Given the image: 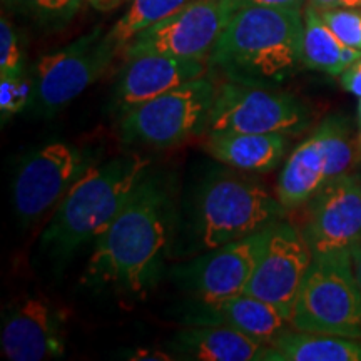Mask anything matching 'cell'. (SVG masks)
Wrapping results in <instances>:
<instances>
[{"mask_svg": "<svg viewBox=\"0 0 361 361\" xmlns=\"http://www.w3.org/2000/svg\"><path fill=\"white\" fill-rule=\"evenodd\" d=\"M301 8H239L219 35L209 66L226 80L276 87L303 64Z\"/></svg>", "mask_w": 361, "mask_h": 361, "instance_id": "obj_2", "label": "cell"}, {"mask_svg": "<svg viewBox=\"0 0 361 361\" xmlns=\"http://www.w3.org/2000/svg\"><path fill=\"white\" fill-rule=\"evenodd\" d=\"M169 346L178 360L252 361L263 360L266 345L228 326L189 324L171 338Z\"/></svg>", "mask_w": 361, "mask_h": 361, "instance_id": "obj_19", "label": "cell"}, {"mask_svg": "<svg viewBox=\"0 0 361 361\" xmlns=\"http://www.w3.org/2000/svg\"><path fill=\"white\" fill-rule=\"evenodd\" d=\"M67 345L64 311L42 296H24L2 314L0 346L12 361L61 358Z\"/></svg>", "mask_w": 361, "mask_h": 361, "instance_id": "obj_15", "label": "cell"}, {"mask_svg": "<svg viewBox=\"0 0 361 361\" xmlns=\"http://www.w3.org/2000/svg\"><path fill=\"white\" fill-rule=\"evenodd\" d=\"M311 121L310 107L290 92L226 80L218 85L206 134L251 133L291 137L305 133Z\"/></svg>", "mask_w": 361, "mask_h": 361, "instance_id": "obj_9", "label": "cell"}, {"mask_svg": "<svg viewBox=\"0 0 361 361\" xmlns=\"http://www.w3.org/2000/svg\"><path fill=\"white\" fill-rule=\"evenodd\" d=\"M306 6L316 11H331V8H356L361 7V0H308Z\"/></svg>", "mask_w": 361, "mask_h": 361, "instance_id": "obj_30", "label": "cell"}, {"mask_svg": "<svg viewBox=\"0 0 361 361\" xmlns=\"http://www.w3.org/2000/svg\"><path fill=\"white\" fill-rule=\"evenodd\" d=\"M32 96V80L29 75L0 79V114L2 123L8 117L27 109Z\"/></svg>", "mask_w": 361, "mask_h": 361, "instance_id": "obj_26", "label": "cell"}, {"mask_svg": "<svg viewBox=\"0 0 361 361\" xmlns=\"http://www.w3.org/2000/svg\"><path fill=\"white\" fill-rule=\"evenodd\" d=\"M128 360H134V361H171V360H178L176 356H173L171 351H161L156 348H137L134 351H129L126 355Z\"/></svg>", "mask_w": 361, "mask_h": 361, "instance_id": "obj_29", "label": "cell"}, {"mask_svg": "<svg viewBox=\"0 0 361 361\" xmlns=\"http://www.w3.org/2000/svg\"><path fill=\"white\" fill-rule=\"evenodd\" d=\"M311 252L350 250L361 241V178L348 173L329 180L305 204L300 228Z\"/></svg>", "mask_w": 361, "mask_h": 361, "instance_id": "obj_14", "label": "cell"}, {"mask_svg": "<svg viewBox=\"0 0 361 361\" xmlns=\"http://www.w3.org/2000/svg\"><path fill=\"white\" fill-rule=\"evenodd\" d=\"M85 2H87L90 7L96 8V11L107 12V11H112V8H116L117 6H121L124 0H85Z\"/></svg>", "mask_w": 361, "mask_h": 361, "instance_id": "obj_32", "label": "cell"}, {"mask_svg": "<svg viewBox=\"0 0 361 361\" xmlns=\"http://www.w3.org/2000/svg\"><path fill=\"white\" fill-rule=\"evenodd\" d=\"M189 2L191 0H130L128 11L109 30V37L121 54L135 35L173 16Z\"/></svg>", "mask_w": 361, "mask_h": 361, "instance_id": "obj_22", "label": "cell"}, {"mask_svg": "<svg viewBox=\"0 0 361 361\" xmlns=\"http://www.w3.org/2000/svg\"><path fill=\"white\" fill-rule=\"evenodd\" d=\"M341 85L346 92L353 94L355 97H361V57L355 61L348 69L340 75Z\"/></svg>", "mask_w": 361, "mask_h": 361, "instance_id": "obj_28", "label": "cell"}, {"mask_svg": "<svg viewBox=\"0 0 361 361\" xmlns=\"http://www.w3.org/2000/svg\"><path fill=\"white\" fill-rule=\"evenodd\" d=\"M218 85L202 75L139 104L121 116L119 134L124 144L166 149L207 133Z\"/></svg>", "mask_w": 361, "mask_h": 361, "instance_id": "obj_6", "label": "cell"}, {"mask_svg": "<svg viewBox=\"0 0 361 361\" xmlns=\"http://www.w3.org/2000/svg\"><path fill=\"white\" fill-rule=\"evenodd\" d=\"M350 256H351V264H353V273H355L356 283H358V286L361 290V241L355 243V245L350 247Z\"/></svg>", "mask_w": 361, "mask_h": 361, "instance_id": "obj_31", "label": "cell"}, {"mask_svg": "<svg viewBox=\"0 0 361 361\" xmlns=\"http://www.w3.org/2000/svg\"><path fill=\"white\" fill-rule=\"evenodd\" d=\"M311 261L313 252L300 228L286 219L278 221L269 228L266 245L245 293L276 306L290 318Z\"/></svg>", "mask_w": 361, "mask_h": 361, "instance_id": "obj_13", "label": "cell"}, {"mask_svg": "<svg viewBox=\"0 0 361 361\" xmlns=\"http://www.w3.org/2000/svg\"><path fill=\"white\" fill-rule=\"evenodd\" d=\"M290 326L361 340V290L350 250L313 256L293 305Z\"/></svg>", "mask_w": 361, "mask_h": 361, "instance_id": "obj_5", "label": "cell"}, {"mask_svg": "<svg viewBox=\"0 0 361 361\" xmlns=\"http://www.w3.org/2000/svg\"><path fill=\"white\" fill-rule=\"evenodd\" d=\"M356 162L358 147L350 119L328 116L284 162L278 200L286 211L301 209L329 180L353 173Z\"/></svg>", "mask_w": 361, "mask_h": 361, "instance_id": "obj_7", "label": "cell"}, {"mask_svg": "<svg viewBox=\"0 0 361 361\" xmlns=\"http://www.w3.org/2000/svg\"><path fill=\"white\" fill-rule=\"evenodd\" d=\"M356 147H358V161L361 162V97L356 109Z\"/></svg>", "mask_w": 361, "mask_h": 361, "instance_id": "obj_33", "label": "cell"}, {"mask_svg": "<svg viewBox=\"0 0 361 361\" xmlns=\"http://www.w3.org/2000/svg\"><path fill=\"white\" fill-rule=\"evenodd\" d=\"M358 174H360V178H361V169H360V171H358Z\"/></svg>", "mask_w": 361, "mask_h": 361, "instance_id": "obj_35", "label": "cell"}, {"mask_svg": "<svg viewBox=\"0 0 361 361\" xmlns=\"http://www.w3.org/2000/svg\"><path fill=\"white\" fill-rule=\"evenodd\" d=\"M233 13L226 0H191L173 16L135 35L121 56L130 59L144 54H161L209 61Z\"/></svg>", "mask_w": 361, "mask_h": 361, "instance_id": "obj_11", "label": "cell"}, {"mask_svg": "<svg viewBox=\"0 0 361 361\" xmlns=\"http://www.w3.org/2000/svg\"><path fill=\"white\" fill-rule=\"evenodd\" d=\"M25 75V52L16 27L2 13L0 19V79Z\"/></svg>", "mask_w": 361, "mask_h": 361, "instance_id": "obj_24", "label": "cell"}, {"mask_svg": "<svg viewBox=\"0 0 361 361\" xmlns=\"http://www.w3.org/2000/svg\"><path fill=\"white\" fill-rule=\"evenodd\" d=\"M82 0H13L11 11L22 13L44 30L64 29L75 19Z\"/></svg>", "mask_w": 361, "mask_h": 361, "instance_id": "obj_23", "label": "cell"}, {"mask_svg": "<svg viewBox=\"0 0 361 361\" xmlns=\"http://www.w3.org/2000/svg\"><path fill=\"white\" fill-rule=\"evenodd\" d=\"M12 2H13V0H2V4H4V8H7V11H11V7H12Z\"/></svg>", "mask_w": 361, "mask_h": 361, "instance_id": "obj_34", "label": "cell"}, {"mask_svg": "<svg viewBox=\"0 0 361 361\" xmlns=\"http://www.w3.org/2000/svg\"><path fill=\"white\" fill-rule=\"evenodd\" d=\"M319 13L343 44L361 51V7L331 8Z\"/></svg>", "mask_w": 361, "mask_h": 361, "instance_id": "obj_25", "label": "cell"}, {"mask_svg": "<svg viewBox=\"0 0 361 361\" xmlns=\"http://www.w3.org/2000/svg\"><path fill=\"white\" fill-rule=\"evenodd\" d=\"M303 66L308 69L324 72L328 75H341L361 57V51L343 44L336 34L326 25L322 13L306 6L303 11Z\"/></svg>", "mask_w": 361, "mask_h": 361, "instance_id": "obj_21", "label": "cell"}, {"mask_svg": "<svg viewBox=\"0 0 361 361\" xmlns=\"http://www.w3.org/2000/svg\"><path fill=\"white\" fill-rule=\"evenodd\" d=\"M234 12L245 7H283L303 8L308 0H226Z\"/></svg>", "mask_w": 361, "mask_h": 361, "instance_id": "obj_27", "label": "cell"}, {"mask_svg": "<svg viewBox=\"0 0 361 361\" xmlns=\"http://www.w3.org/2000/svg\"><path fill=\"white\" fill-rule=\"evenodd\" d=\"M278 196L258 180L219 173L202 183L192 218L196 250L209 251L263 231L284 219Z\"/></svg>", "mask_w": 361, "mask_h": 361, "instance_id": "obj_4", "label": "cell"}, {"mask_svg": "<svg viewBox=\"0 0 361 361\" xmlns=\"http://www.w3.org/2000/svg\"><path fill=\"white\" fill-rule=\"evenodd\" d=\"M263 361H361V340L284 329L264 346Z\"/></svg>", "mask_w": 361, "mask_h": 361, "instance_id": "obj_20", "label": "cell"}, {"mask_svg": "<svg viewBox=\"0 0 361 361\" xmlns=\"http://www.w3.org/2000/svg\"><path fill=\"white\" fill-rule=\"evenodd\" d=\"M209 61L144 54L126 59L114 89V107L119 116L168 90L207 74Z\"/></svg>", "mask_w": 361, "mask_h": 361, "instance_id": "obj_16", "label": "cell"}, {"mask_svg": "<svg viewBox=\"0 0 361 361\" xmlns=\"http://www.w3.org/2000/svg\"><path fill=\"white\" fill-rule=\"evenodd\" d=\"M269 228L204 251L196 259L176 268L174 278L179 286L202 305L218 303L245 293L266 245Z\"/></svg>", "mask_w": 361, "mask_h": 361, "instance_id": "obj_12", "label": "cell"}, {"mask_svg": "<svg viewBox=\"0 0 361 361\" xmlns=\"http://www.w3.org/2000/svg\"><path fill=\"white\" fill-rule=\"evenodd\" d=\"M174 226L168 179L146 171L119 214L94 241L84 283L124 296H144L159 283Z\"/></svg>", "mask_w": 361, "mask_h": 361, "instance_id": "obj_1", "label": "cell"}, {"mask_svg": "<svg viewBox=\"0 0 361 361\" xmlns=\"http://www.w3.org/2000/svg\"><path fill=\"white\" fill-rule=\"evenodd\" d=\"M117 54L109 32L101 25L61 51L45 54L30 74L32 96L27 109L40 117L56 116L109 71Z\"/></svg>", "mask_w": 361, "mask_h": 361, "instance_id": "obj_8", "label": "cell"}, {"mask_svg": "<svg viewBox=\"0 0 361 361\" xmlns=\"http://www.w3.org/2000/svg\"><path fill=\"white\" fill-rule=\"evenodd\" d=\"M149 161L123 154L90 168L72 186L51 216L42 234V247L57 261H67L104 233L123 209Z\"/></svg>", "mask_w": 361, "mask_h": 361, "instance_id": "obj_3", "label": "cell"}, {"mask_svg": "<svg viewBox=\"0 0 361 361\" xmlns=\"http://www.w3.org/2000/svg\"><path fill=\"white\" fill-rule=\"evenodd\" d=\"M97 156L71 142H49L22 159L12 184L16 214L34 226L54 213L78 180L96 166Z\"/></svg>", "mask_w": 361, "mask_h": 361, "instance_id": "obj_10", "label": "cell"}, {"mask_svg": "<svg viewBox=\"0 0 361 361\" xmlns=\"http://www.w3.org/2000/svg\"><path fill=\"white\" fill-rule=\"evenodd\" d=\"M189 324H218L252 338L261 345H271L290 324V318L276 306L246 293L226 298L211 305L200 303L188 316Z\"/></svg>", "mask_w": 361, "mask_h": 361, "instance_id": "obj_17", "label": "cell"}, {"mask_svg": "<svg viewBox=\"0 0 361 361\" xmlns=\"http://www.w3.org/2000/svg\"><path fill=\"white\" fill-rule=\"evenodd\" d=\"M290 144V135L251 133H211L204 151L221 164L234 171L268 174L281 164Z\"/></svg>", "mask_w": 361, "mask_h": 361, "instance_id": "obj_18", "label": "cell"}]
</instances>
